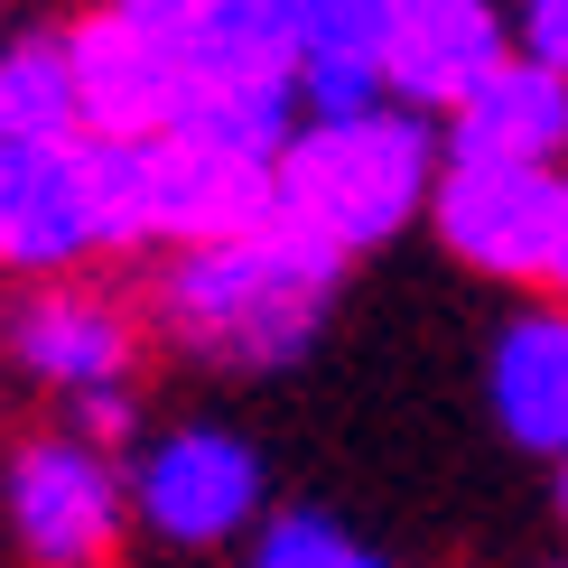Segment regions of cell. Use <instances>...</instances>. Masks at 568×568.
I'll use <instances>...</instances> for the list:
<instances>
[{
	"instance_id": "277c9868",
	"label": "cell",
	"mask_w": 568,
	"mask_h": 568,
	"mask_svg": "<svg viewBox=\"0 0 568 568\" xmlns=\"http://www.w3.org/2000/svg\"><path fill=\"white\" fill-rule=\"evenodd\" d=\"M559 205H568L559 169H504V159H447L429 186L438 243L485 280H550Z\"/></svg>"
},
{
	"instance_id": "d6986e66",
	"label": "cell",
	"mask_w": 568,
	"mask_h": 568,
	"mask_svg": "<svg viewBox=\"0 0 568 568\" xmlns=\"http://www.w3.org/2000/svg\"><path fill=\"white\" fill-rule=\"evenodd\" d=\"M559 513H568V457H559Z\"/></svg>"
},
{
	"instance_id": "7a4b0ae2",
	"label": "cell",
	"mask_w": 568,
	"mask_h": 568,
	"mask_svg": "<svg viewBox=\"0 0 568 568\" xmlns=\"http://www.w3.org/2000/svg\"><path fill=\"white\" fill-rule=\"evenodd\" d=\"M271 186H280V215L298 233H317L336 262H354V252H383L429 205L438 150H429L419 112L373 103V112H336V122H298Z\"/></svg>"
},
{
	"instance_id": "9a60e30c",
	"label": "cell",
	"mask_w": 568,
	"mask_h": 568,
	"mask_svg": "<svg viewBox=\"0 0 568 568\" xmlns=\"http://www.w3.org/2000/svg\"><path fill=\"white\" fill-rule=\"evenodd\" d=\"M252 568H392V559L364 550L354 531H336L326 513H280V523H262V550H252Z\"/></svg>"
},
{
	"instance_id": "5bb4252c",
	"label": "cell",
	"mask_w": 568,
	"mask_h": 568,
	"mask_svg": "<svg viewBox=\"0 0 568 568\" xmlns=\"http://www.w3.org/2000/svg\"><path fill=\"white\" fill-rule=\"evenodd\" d=\"M75 131V84H65V47L47 38H10L0 47V150H57Z\"/></svg>"
},
{
	"instance_id": "8992f818",
	"label": "cell",
	"mask_w": 568,
	"mask_h": 568,
	"mask_svg": "<svg viewBox=\"0 0 568 568\" xmlns=\"http://www.w3.org/2000/svg\"><path fill=\"white\" fill-rule=\"evenodd\" d=\"M65 47V84H75V131L112 140V150H140V140H169L178 131V65L169 47H150L122 10H84L57 29Z\"/></svg>"
},
{
	"instance_id": "5b68a950",
	"label": "cell",
	"mask_w": 568,
	"mask_h": 568,
	"mask_svg": "<svg viewBox=\"0 0 568 568\" xmlns=\"http://www.w3.org/2000/svg\"><path fill=\"white\" fill-rule=\"evenodd\" d=\"M131 186H140V243H169V252L233 243V233L280 215V186L262 159L205 150V140H178V131L131 150Z\"/></svg>"
},
{
	"instance_id": "ac0fdd59",
	"label": "cell",
	"mask_w": 568,
	"mask_h": 568,
	"mask_svg": "<svg viewBox=\"0 0 568 568\" xmlns=\"http://www.w3.org/2000/svg\"><path fill=\"white\" fill-rule=\"evenodd\" d=\"M0 271H10V196H0Z\"/></svg>"
},
{
	"instance_id": "ba28073f",
	"label": "cell",
	"mask_w": 568,
	"mask_h": 568,
	"mask_svg": "<svg viewBox=\"0 0 568 568\" xmlns=\"http://www.w3.org/2000/svg\"><path fill=\"white\" fill-rule=\"evenodd\" d=\"M10 354H19V373H38L65 400L131 392L140 317L93 280H38V298H19V317H10Z\"/></svg>"
},
{
	"instance_id": "4fadbf2b",
	"label": "cell",
	"mask_w": 568,
	"mask_h": 568,
	"mask_svg": "<svg viewBox=\"0 0 568 568\" xmlns=\"http://www.w3.org/2000/svg\"><path fill=\"white\" fill-rule=\"evenodd\" d=\"M112 10H122L150 47H169L178 75L224 65V57H271V47H290L280 0H112Z\"/></svg>"
},
{
	"instance_id": "30bf717a",
	"label": "cell",
	"mask_w": 568,
	"mask_h": 568,
	"mask_svg": "<svg viewBox=\"0 0 568 568\" xmlns=\"http://www.w3.org/2000/svg\"><path fill=\"white\" fill-rule=\"evenodd\" d=\"M392 10H400V0H280L307 122H336V112H373V103H383Z\"/></svg>"
},
{
	"instance_id": "2e32d148",
	"label": "cell",
	"mask_w": 568,
	"mask_h": 568,
	"mask_svg": "<svg viewBox=\"0 0 568 568\" xmlns=\"http://www.w3.org/2000/svg\"><path fill=\"white\" fill-rule=\"evenodd\" d=\"M513 47H523V57H540L550 75H568V0H523Z\"/></svg>"
},
{
	"instance_id": "e0dca14e",
	"label": "cell",
	"mask_w": 568,
	"mask_h": 568,
	"mask_svg": "<svg viewBox=\"0 0 568 568\" xmlns=\"http://www.w3.org/2000/svg\"><path fill=\"white\" fill-rule=\"evenodd\" d=\"M540 290H559V298H568V205H559V252H550V280H540Z\"/></svg>"
},
{
	"instance_id": "3957f363",
	"label": "cell",
	"mask_w": 568,
	"mask_h": 568,
	"mask_svg": "<svg viewBox=\"0 0 568 568\" xmlns=\"http://www.w3.org/2000/svg\"><path fill=\"white\" fill-rule=\"evenodd\" d=\"M0 504H10V540L29 568H112L131 494L103 447H84L75 429H47V438H19Z\"/></svg>"
},
{
	"instance_id": "6da1fadb",
	"label": "cell",
	"mask_w": 568,
	"mask_h": 568,
	"mask_svg": "<svg viewBox=\"0 0 568 568\" xmlns=\"http://www.w3.org/2000/svg\"><path fill=\"white\" fill-rule=\"evenodd\" d=\"M336 252L317 233H298L290 215L233 233V243H205V252H169L159 271V326L205 354V364H243V373H271V364H298L317 345L326 307H336Z\"/></svg>"
},
{
	"instance_id": "7c38bea8",
	"label": "cell",
	"mask_w": 568,
	"mask_h": 568,
	"mask_svg": "<svg viewBox=\"0 0 568 568\" xmlns=\"http://www.w3.org/2000/svg\"><path fill=\"white\" fill-rule=\"evenodd\" d=\"M485 400L504 419V438L568 457V298L504 317V336L485 354Z\"/></svg>"
},
{
	"instance_id": "52a82bcc",
	"label": "cell",
	"mask_w": 568,
	"mask_h": 568,
	"mask_svg": "<svg viewBox=\"0 0 568 568\" xmlns=\"http://www.w3.org/2000/svg\"><path fill=\"white\" fill-rule=\"evenodd\" d=\"M131 504H140V523H150L159 540L215 550V540H233L252 513H262V457H252L233 429H169L150 457H140Z\"/></svg>"
},
{
	"instance_id": "8fae6325",
	"label": "cell",
	"mask_w": 568,
	"mask_h": 568,
	"mask_svg": "<svg viewBox=\"0 0 568 568\" xmlns=\"http://www.w3.org/2000/svg\"><path fill=\"white\" fill-rule=\"evenodd\" d=\"M447 159H504V169H559L568 159V75L513 47L494 75L447 112Z\"/></svg>"
},
{
	"instance_id": "9c48e42d",
	"label": "cell",
	"mask_w": 568,
	"mask_h": 568,
	"mask_svg": "<svg viewBox=\"0 0 568 568\" xmlns=\"http://www.w3.org/2000/svg\"><path fill=\"white\" fill-rule=\"evenodd\" d=\"M504 57H513L504 0H400L392 10V47H383V103L457 112Z\"/></svg>"
}]
</instances>
